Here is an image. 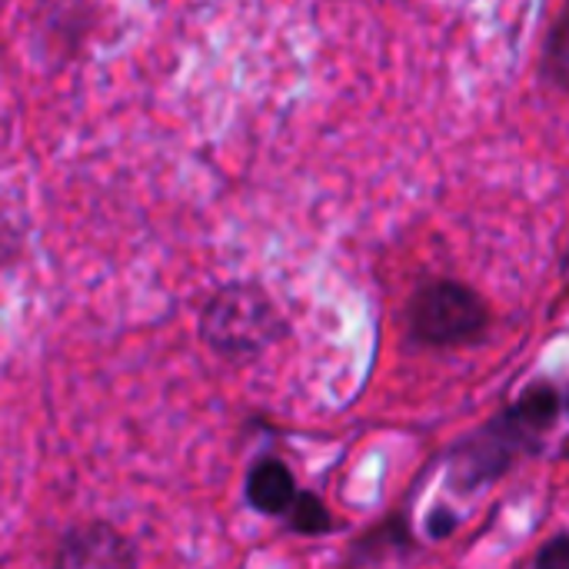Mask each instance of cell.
I'll return each mask as SVG.
<instances>
[{"instance_id":"obj_8","label":"cell","mask_w":569,"mask_h":569,"mask_svg":"<svg viewBox=\"0 0 569 569\" xmlns=\"http://www.w3.org/2000/svg\"><path fill=\"white\" fill-rule=\"evenodd\" d=\"M547 67H550V77L557 83L569 87V7L560 13L553 33H550V47H547Z\"/></svg>"},{"instance_id":"obj_6","label":"cell","mask_w":569,"mask_h":569,"mask_svg":"<svg viewBox=\"0 0 569 569\" xmlns=\"http://www.w3.org/2000/svg\"><path fill=\"white\" fill-rule=\"evenodd\" d=\"M560 393L553 390V387H547V383H537V387H530L507 413L517 420V427L523 430V433H530L533 440L543 433V430H550L553 423H557V417H560Z\"/></svg>"},{"instance_id":"obj_4","label":"cell","mask_w":569,"mask_h":569,"mask_svg":"<svg viewBox=\"0 0 569 569\" xmlns=\"http://www.w3.org/2000/svg\"><path fill=\"white\" fill-rule=\"evenodd\" d=\"M53 569H137V553L113 527L83 523L60 540Z\"/></svg>"},{"instance_id":"obj_3","label":"cell","mask_w":569,"mask_h":569,"mask_svg":"<svg viewBox=\"0 0 569 569\" xmlns=\"http://www.w3.org/2000/svg\"><path fill=\"white\" fill-rule=\"evenodd\" d=\"M527 440H533V437L523 433L510 413H503L497 423H490L483 433H477L473 440H467V443L453 453V483H457L460 490H473L477 483L497 480L503 470H510L513 453H517Z\"/></svg>"},{"instance_id":"obj_5","label":"cell","mask_w":569,"mask_h":569,"mask_svg":"<svg viewBox=\"0 0 569 569\" xmlns=\"http://www.w3.org/2000/svg\"><path fill=\"white\" fill-rule=\"evenodd\" d=\"M247 500H250L253 510H260L267 517L287 513L293 507V500H297L293 473L280 460H273V457L260 460L250 470V477H247Z\"/></svg>"},{"instance_id":"obj_9","label":"cell","mask_w":569,"mask_h":569,"mask_svg":"<svg viewBox=\"0 0 569 569\" xmlns=\"http://www.w3.org/2000/svg\"><path fill=\"white\" fill-rule=\"evenodd\" d=\"M533 569H569V533L553 537V540L537 553Z\"/></svg>"},{"instance_id":"obj_2","label":"cell","mask_w":569,"mask_h":569,"mask_svg":"<svg viewBox=\"0 0 569 569\" xmlns=\"http://www.w3.org/2000/svg\"><path fill=\"white\" fill-rule=\"evenodd\" d=\"M410 327L423 343L433 347L467 343L487 330V307L470 287L453 280H437L413 297Z\"/></svg>"},{"instance_id":"obj_10","label":"cell","mask_w":569,"mask_h":569,"mask_svg":"<svg viewBox=\"0 0 569 569\" xmlns=\"http://www.w3.org/2000/svg\"><path fill=\"white\" fill-rule=\"evenodd\" d=\"M427 527H430V537L433 540H443V537H450L457 530V517L450 510H433V517L427 520Z\"/></svg>"},{"instance_id":"obj_7","label":"cell","mask_w":569,"mask_h":569,"mask_svg":"<svg viewBox=\"0 0 569 569\" xmlns=\"http://www.w3.org/2000/svg\"><path fill=\"white\" fill-rule=\"evenodd\" d=\"M287 517H290V527H293L297 533H303V537H317V533H330V530H333L323 500L313 497V493H297V500H293V507L287 510Z\"/></svg>"},{"instance_id":"obj_11","label":"cell","mask_w":569,"mask_h":569,"mask_svg":"<svg viewBox=\"0 0 569 569\" xmlns=\"http://www.w3.org/2000/svg\"><path fill=\"white\" fill-rule=\"evenodd\" d=\"M567 407H569V397H567Z\"/></svg>"},{"instance_id":"obj_1","label":"cell","mask_w":569,"mask_h":569,"mask_svg":"<svg viewBox=\"0 0 569 569\" xmlns=\"http://www.w3.org/2000/svg\"><path fill=\"white\" fill-rule=\"evenodd\" d=\"M203 340L230 360H250L283 337V320L257 287H223L203 310Z\"/></svg>"}]
</instances>
